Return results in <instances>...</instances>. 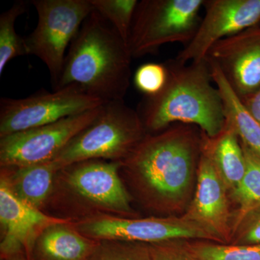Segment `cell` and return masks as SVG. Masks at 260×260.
Listing matches in <instances>:
<instances>
[{"label":"cell","instance_id":"1","mask_svg":"<svg viewBox=\"0 0 260 260\" xmlns=\"http://www.w3.org/2000/svg\"><path fill=\"white\" fill-rule=\"evenodd\" d=\"M201 138L198 126L177 123L147 134L121 161L120 174L142 204L168 216L184 213L196 187Z\"/></svg>","mask_w":260,"mask_h":260},{"label":"cell","instance_id":"2","mask_svg":"<svg viewBox=\"0 0 260 260\" xmlns=\"http://www.w3.org/2000/svg\"><path fill=\"white\" fill-rule=\"evenodd\" d=\"M164 63L168 71L165 86L156 95L143 96L136 109L147 133L180 123L198 126L208 136H216L225 126V113L221 95L213 84L208 58Z\"/></svg>","mask_w":260,"mask_h":260},{"label":"cell","instance_id":"3","mask_svg":"<svg viewBox=\"0 0 260 260\" xmlns=\"http://www.w3.org/2000/svg\"><path fill=\"white\" fill-rule=\"evenodd\" d=\"M132 59L126 43L93 10L70 44L54 90L77 85L104 103L124 100L131 80Z\"/></svg>","mask_w":260,"mask_h":260},{"label":"cell","instance_id":"4","mask_svg":"<svg viewBox=\"0 0 260 260\" xmlns=\"http://www.w3.org/2000/svg\"><path fill=\"white\" fill-rule=\"evenodd\" d=\"M147 134L136 109L124 100L105 102L95 119L52 160L59 171L86 160L122 161Z\"/></svg>","mask_w":260,"mask_h":260},{"label":"cell","instance_id":"5","mask_svg":"<svg viewBox=\"0 0 260 260\" xmlns=\"http://www.w3.org/2000/svg\"><path fill=\"white\" fill-rule=\"evenodd\" d=\"M205 0L138 1L130 29L128 47L133 58L154 54L167 44L187 45L201 20Z\"/></svg>","mask_w":260,"mask_h":260},{"label":"cell","instance_id":"6","mask_svg":"<svg viewBox=\"0 0 260 260\" xmlns=\"http://www.w3.org/2000/svg\"><path fill=\"white\" fill-rule=\"evenodd\" d=\"M38 14L37 27L24 38L27 54L40 59L56 88L64 64L67 49L93 11L90 0H32Z\"/></svg>","mask_w":260,"mask_h":260},{"label":"cell","instance_id":"7","mask_svg":"<svg viewBox=\"0 0 260 260\" xmlns=\"http://www.w3.org/2000/svg\"><path fill=\"white\" fill-rule=\"evenodd\" d=\"M104 102L77 85L40 90L24 99H0V138L88 112Z\"/></svg>","mask_w":260,"mask_h":260},{"label":"cell","instance_id":"8","mask_svg":"<svg viewBox=\"0 0 260 260\" xmlns=\"http://www.w3.org/2000/svg\"><path fill=\"white\" fill-rule=\"evenodd\" d=\"M121 161L90 160L59 171L61 186L70 198L95 214L133 217L131 197L120 176ZM94 214V215H95Z\"/></svg>","mask_w":260,"mask_h":260},{"label":"cell","instance_id":"9","mask_svg":"<svg viewBox=\"0 0 260 260\" xmlns=\"http://www.w3.org/2000/svg\"><path fill=\"white\" fill-rule=\"evenodd\" d=\"M71 224L80 234L95 241L122 240L148 244L174 239L216 242L202 228L181 215L138 218L101 213Z\"/></svg>","mask_w":260,"mask_h":260},{"label":"cell","instance_id":"10","mask_svg":"<svg viewBox=\"0 0 260 260\" xmlns=\"http://www.w3.org/2000/svg\"><path fill=\"white\" fill-rule=\"evenodd\" d=\"M100 107L0 138L1 168L24 167L52 160L95 119Z\"/></svg>","mask_w":260,"mask_h":260},{"label":"cell","instance_id":"11","mask_svg":"<svg viewBox=\"0 0 260 260\" xmlns=\"http://www.w3.org/2000/svg\"><path fill=\"white\" fill-rule=\"evenodd\" d=\"M203 8L194 38L175 58L180 62L205 59L219 41L260 23V0H205Z\"/></svg>","mask_w":260,"mask_h":260},{"label":"cell","instance_id":"12","mask_svg":"<svg viewBox=\"0 0 260 260\" xmlns=\"http://www.w3.org/2000/svg\"><path fill=\"white\" fill-rule=\"evenodd\" d=\"M70 221V218L51 216L24 203L0 179L2 259L24 256L30 260L35 243L46 229Z\"/></svg>","mask_w":260,"mask_h":260},{"label":"cell","instance_id":"13","mask_svg":"<svg viewBox=\"0 0 260 260\" xmlns=\"http://www.w3.org/2000/svg\"><path fill=\"white\" fill-rule=\"evenodd\" d=\"M229 192L209 158L201 153L192 199L181 215L202 228L220 244L232 240V210Z\"/></svg>","mask_w":260,"mask_h":260},{"label":"cell","instance_id":"14","mask_svg":"<svg viewBox=\"0 0 260 260\" xmlns=\"http://www.w3.org/2000/svg\"><path fill=\"white\" fill-rule=\"evenodd\" d=\"M207 57L240 99L254 93L260 88V23L219 41Z\"/></svg>","mask_w":260,"mask_h":260},{"label":"cell","instance_id":"15","mask_svg":"<svg viewBox=\"0 0 260 260\" xmlns=\"http://www.w3.org/2000/svg\"><path fill=\"white\" fill-rule=\"evenodd\" d=\"M201 133V153L209 158L229 194L237 187L246 172V159L240 140L235 131L225 124L216 136Z\"/></svg>","mask_w":260,"mask_h":260},{"label":"cell","instance_id":"16","mask_svg":"<svg viewBox=\"0 0 260 260\" xmlns=\"http://www.w3.org/2000/svg\"><path fill=\"white\" fill-rule=\"evenodd\" d=\"M59 172L53 160L20 167L2 168L1 179L24 203L42 210L54 191Z\"/></svg>","mask_w":260,"mask_h":260},{"label":"cell","instance_id":"17","mask_svg":"<svg viewBox=\"0 0 260 260\" xmlns=\"http://www.w3.org/2000/svg\"><path fill=\"white\" fill-rule=\"evenodd\" d=\"M71 222L46 229L38 238L30 260H88L98 241L80 234Z\"/></svg>","mask_w":260,"mask_h":260},{"label":"cell","instance_id":"18","mask_svg":"<svg viewBox=\"0 0 260 260\" xmlns=\"http://www.w3.org/2000/svg\"><path fill=\"white\" fill-rule=\"evenodd\" d=\"M209 61L212 78L223 100L225 124L235 131L242 144L260 158L259 123L246 110L218 64L210 59Z\"/></svg>","mask_w":260,"mask_h":260},{"label":"cell","instance_id":"19","mask_svg":"<svg viewBox=\"0 0 260 260\" xmlns=\"http://www.w3.org/2000/svg\"><path fill=\"white\" fill-rule=\"evenodd\" d=\"M242 145L246 159L245 174L237 187L229 194L231 203L235 205L232 212L233 232L244 215L260 207V158Z\"/></svg>","mask_w":260,"mask_h":260},{"label":"cell","instance_id":"20","mask_svg":"<svg viewBox=\"0 0 260 260\" xmlns=\"http://www.w3.org/2000/svg\"><path fill=\"white\" fill-rule=\"evenodd\" d=\"M27 5L25 2H16L0 15V75L12 59L28 55L24 38L20 37L15 30V22L26 12Z\"/></svg>","mask_w":260,"mask_h":260},{"label":"cell","instance_id":"21","mask_svg":"<svg viewBox=\"0 0 260 260\" xmlns=\"http://www.w3.org/2000/svg\"><path fill=\"white\" fill-rule=\"evenodd\" d=\"M195 260H260V244L232 245L207 240H184Z\"/></svg>","mask_w":260,"mask_h":260},{"label":"cell","instance_id":"22","mask_svg":"<svg viewBox=\"0 0 260 260\" xmlns=\"http://www.w3.org/2000/svg\"><path fill=\"white\" fill-rule=\"evenodd\" d=\"M90 3L127 44L138 0H90Z\"/></svg>","mask_w":260,"mask_h":260},{"label":"cell","instance_id":"23","mask_svg":"<svg viewBox=\"0 0 260 260\" xmlns=\"http://www.w3.org/2000/svg\"><path fill=\"white\" fill-rule=\"evenodd\" d=\"M88 260H152L145 243L122 240L98 241Z\"/></svg>","mask_w":260,"mask_h":260},{"label":"cell","instance_id":"24","mask_svg":"<svg viewBox=\"0 0 260 260\" xmlns=\"http://www.w3.org/2000/svg\"><path fill=\"white\" fill-rule=\"evenodd\" d=\"M167 77L165 63H147L137 70L134 83L144 96H153L161 91L167 83Z\"/></svg>","mask_w":260,"mask_h":260},{"label":"cell","instance_id":"25","mask_svg":"<svg viewBox=\"0 0 260 260\" xmlns=\"http://www.w3.org/2000/svg\"><path fill=\"white\" fill-rule=\"evenodd\" d=\"M232 245L260 244V207L243 217L233 232Z\"/></svg>","mask_w":260,"mask_h":260},{"label":"cell","instance_id":"26","mask_svg":"<svg viewBox=\"0 0 260 260\" xmlns=\"http://www.w3.org/2000/svg\"><path fill=\"white\" fill-rule=\"evenodd\" d=\"M149 247L152 260H195L180 239L153 243Z\"/></svg>","mask_w":260,"mask_h":260},{"label":"cell","instance_id":"27","mask_svg":"<svg viewBox=\"0 0 260 260\" xmlns=\"http://www.w3.org/2000/svg\"><path fill=\"white\" fill-rule=\"evenodd\" d=\"M240 99L246 110L260 124V88L250 95Z\"/></svg>","mask_w":260,"mask_h":260},{"label":"cell","instance_id":"28","mask_svg":"<svg viewBox=\"0 0 260 260\" xmlns=\"http://www.w3.org/2000/svg\"><path fill=\"white\" fill-rule=\"evenodd\" d=\"M6 260H26V258L24 256H18Z\"/></svg>","mask_w":260,"mask_h":260}]
</instances>
